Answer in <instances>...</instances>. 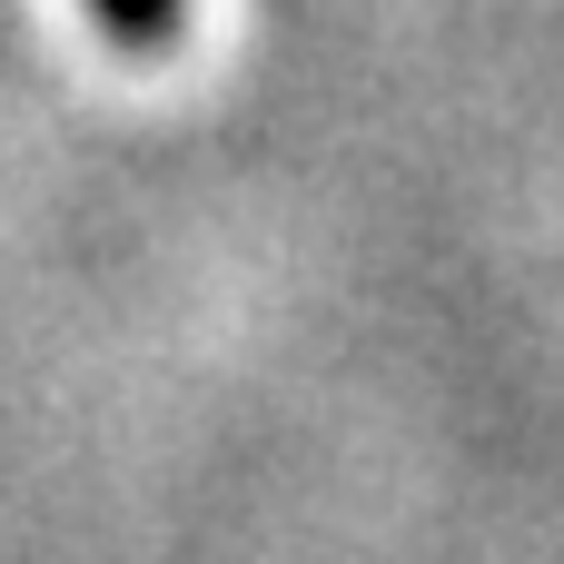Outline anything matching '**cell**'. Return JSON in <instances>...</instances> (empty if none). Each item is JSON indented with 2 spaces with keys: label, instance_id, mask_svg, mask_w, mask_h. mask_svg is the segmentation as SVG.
<instances>
[{
  "label": "cell",
  "instance_id": "obj_1",
  "mask_svg": "<svg viewBox=\"0 0 564 564\" xmlns=\"http://www.w3.org/2000/svg\"><path fill=\"white\" fill-rule=\"evenodd\" d=\"M89 10H99V30H109L119 50H159L169 20H178V0H89Z\"/></svg>",
  "mask_w": 564,
  "mask_h": 564
}]
</instances>
